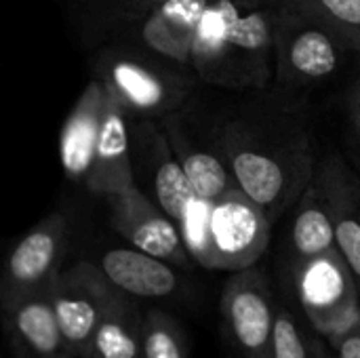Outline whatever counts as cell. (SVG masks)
I'll return each instance as SVG.
<instances>
[{
    "label": "cell",
    "mask_w": 360,
    "mask_h": 358,
    "mask_svg": "<svg viewBox=\"0 0 360 358\" xmlns=\"http://www.w3.org/2000/svg\"><path fill=\"white\" fill-rule=\"evenodd\" d=\"M295 291L306 321L333 348L360 321V289L338 249L295 264Z\"/></svg>",
    "instance_id": "obj_1"
},
{
    "label": "cell",
    "mask_w": 360,
    "mask_h": 358,
    "mask_svg": "<svg viewBox=\"0 0 360 358\" xmlns=\"http://www.w3.org/2000/svg\"><path fill=\"white\" fill-rule=\"evenodd\" d=\"M268 241L266 211L243 190H230L213 205L207 245L198 264L209 270L240 272L264 255Z\"/></svg>",
    "instance_id": "obj_2"
},
{
    "label": "cell",
    "mask_w": 360,
    "mask_h": 358,
    "mask_svg": "<svg viewBox=\"0 0 360 358\" xmlns=\"http://www.w3.org/2000/svg\"><path fill=\"white\" fill-rule=\"evenodd\" d=\"M224 333L238 358H274L276 300L257 270L236 272L221 293Z\"/></svg>",
    "instance_id": "obj_3"
},
{
    "label": "cell",
    "mask_w": 360,
    "mask_h": 358,
    "mask_svg": "<svg viewBox=\"0 0 360 358\" xmlns=\"http://www.w3.org/2000/svg\"><path fill=\"white\" fill-rule=\"evenodd\" d=\"M49 293L68 350L84 358L108 306L120 291L105 279L99 266L84 262L68 272H59L51 281Z\"/></svg>",
    "instance_id": "obj_4"
},
{
    "label": "cell",
    "mask_w": 360,
    "mask_h": 358,
    "mask_svg": "<svg viewBox=\"0 0 360 358\" xmlns=\"http://www.w3.org/2000/svg\"><path fill=\"white\" fill-rule=\"evenodd\" d=\"M272 44V32L264 13H243L232 0H211L194 40V59L209 68L228 59V51L247 55L264 53Z\"/></svg>",
    "instance_id": "obj_5"
},
{
    "label": "cell",
    "mask_w": 360,
    "mask_h": 358,
    "mask_svg": "<svg viewBox=\"0 0 360 358\" xmlns=\"http://www.w3.org/2000/svg\"><path fill=\"white\" fill-rule=\"evenodd\" d=\"M114 226L139 251H146L173 266H188L192 260L177 224L160 209L152 207L133 186L112 194Z\"/></svg>",
    "instance_id": "obj_6"
},
{
    "label": "cell",
    "mask_w": 360,
    "mask_h": 358,
    "mask_svg": "<svg viewBox=\"0 0 360 358\" xmlns=\"http://www.w3.org/2000/svg\"><path fill=\"white\" fill-rule=\"evenodd\" d=\"M65 230L63 217L55 215L17 243L6 262L0 302L49 289L51 281L59 274V262L65 251Z\"/></svg>",
    "instance_id": "obj_7"
},
{
    "label": "cell",
    "mask_w": 360,
    "mask_h": 358,
    "mask_svg": "<svg viewBox=\"0 0 360 358\" xmlns=\"http://www.w3.org/2000/svg\"><path fill=\"white\" fill-rule=\"evenodd\" d=\"M0 304L13 357L55 358L70 352L49 289L23 293Z\"/></svg>",
    "instance_id": "obj_8"
},
{
    "label": "cell",
    "mask_w": 360,
    "mask_h": 358,
    "mask_svg": "<svg viewBox=\"0 0 360 358\" xmlns=\"http://www.w3.org/2000/svg\"><path fill=\"white\" fill-rule=\"evenodd\" d=\"M105 279L124 295L160 300L177 291L179 279L169 262L139 249H112L99 262Z\"/></svg>",
    "instance_id": "obj_9"
},
{
    "label": "cell",
    "mask_w": 360,
    "mask_h": 358,
    "mask_svg": "<svg viewBox=\"0 0 360 358\" xmlns=\"http://www.w3.org/2000/svg\"><path fill=\"white\" fill-rule=\"evenodd\" d=\"M211 0H167L158 4L143 27L146 42L173 59L192 57L200 19Z\"/></svg>",
    "instance_id": "obj_10"
},
{
    "label": "cell",
    "mask_w": 360,
    "mask_h": 358,
    "mask_svg": "<svg viewBox=\"0 0 360 358\" xmlns=\"http://www.w3.org/2000/svg\"><path fill=\"white\" fill-rule=\"evenodd\" d=\"M105 97L91 87L61 131V165L70 177H89L97 152Z\"/></svg>",
    "instance_id": "obj_11"
},
{
    "label": "cell",
    "mask_w": 360,
    "mask_h": 358,
    "mask_svg": "<svg viewBox=\"0 0 360 358\" xmlns=\"http://www.w3.org/2000/svg\"><path fill=\"white\" fill-rule=\"evenodd\" d=\"M129 148H127V129L122 114L110 97L105 99L101 131L97 139V152L93 169L89 173V184L101 192L118 194L133 186L131 167H129Z\"/></svg>",
    "instance_id": "obj_12"
},
{
    "label": "cell",
    "mask_w": 360,
    "mask_h": 358,
    "mask_svg": "<svg viewBox=\"0 0 360 358\" xmlns=\"http://www.w3.org/2000/svg\"><path fill=\"white\" fill-rule=\"evenodd\" d=\"M143 314L122 291L108 306L84 358H143Z\"/></svg>",
    "instance_id": "obj_13"
},
{
    "label": "cell",
    "mask_w": 360,
    "mask_h": 358,
    "mask_svg": "<svg viewBox=\"0 0 360 358\" xmlns=\"http://www.w3.org/2000/svg\"><path fill=\"white\" fill-rule=\"evenodd\" d=\"M232 171L240 190L262 209L278 207L285 194V171L268 154L238 150L232 154Z\"/></svg>",
    "instance_id": "obj_14"
},
{
    "label": "cell",
    "mask_w": 360,
    "mask_h": 358,
    "mask_svg": "<svg viewBox=\"0 0 360 358\" xmlns=\"http://www.w3.org/2000/svg\"><path fill=\"white\" fill-rule=\"evenodd\" d=\"M327 346V340L308 321L302 323L291 306L276 302L274 358H333Z\"/></svg>",
    "instance_id": "obj_15"
},
{
    "label": "cell",
    "mask_w": 360,
    "mask_h": 358,
    "mask_svg": "<svg viewBox=\"0 0 360 358\" xmlns=\"http://www.w3.org/2000/svg\"><path fill=\"white\" fill-rule=\"evenodd\" d=\"M289 68L308 80L329 76L338 65V51L331 36L321 27H308L289 42Z\"/></svg>",
    "instance_id": "obj_16"
},
{
    "label": "cell",
    "mask_w": 360,
    "mask_h": 358,
    "mask_svg": "<svg viewBox=\"0 0 360 358\" xmlns=\"http://www.w3.org/2000/svg\"><path fill=\"white\" fill-rule=\"evenodd\" d=\"M291 238L297 262H306L335 249V224L321 203H308L295 217Z\"/></svg>",
    "instance_id": "obj_17"
},
{
    "label": "cell",
    "mask_w": 360,
    "mask_h": 358,
    "mask_svg": "<svg viewBox=\"0 0 360 358\" xmlns=\"http://www.w3.org/2000/svg\"><path fill=\"white\" fill-rule=\"evenodd\" d=\"M143 358H188V342L181 325L162 310L143 312Z\"/></svg>",
    "instance_id": "obj_18"
},
{
    "label": "cell",
    "mask_w": 360,
    "mask_h": 358,
    "mask_svg": "<svg viewBox=\"0 0 360 358\" xmlns=\"http://www.w3.org/2000/svg\"><path fill=\"white\" fill-rule=\"evenodd\" d=\"M154 190L158 207L177 224H181L184 213L190 205V200L196 196L181 162H175L173 158H167L160 162L156 177H154Z\"/></svg>",
    "instance_id": "obj_19"
},
{
    "label": "cell",
    "mask_w": 360,
    "mask_h": 358,
    "mask_svg": "<svg viewBox=\"0 0 360 358\" xmlns=\"http://www.w3.org/2000/svg\"><path fill=\"white\" fill-rule=\"evenodd\" d=\"M114 89L122 99L137 108H156L165 99L160 80L137 63H118L112 70Z\"/></svg>",
    "instance_id": "obj_20"
},
{
    "label": "cell",
    "mask_w": 360,
    "mask_h": 358,
    "mask_svg": "<svg viewBox=\"0 0 360 358\" xmlns=\"http://www.w3.org/2000/svg\"><path fill=\"white\" fill-rule=\"evenodd\" d=\"M181 167L198 196L207 200H219L230 192L228 173L215 156L207 152H188L181 156Z\"/></svg>",
    "instance_id": "obj_21"
},
{
    "label": "cell",
    "mask_w": 360,
    "mask_h": 358,
    "mask_svg": "<svg viewBox=\"0 0 360 358\" xmlns=\"http://www.w3.org/2000/svg\"><path fill=\"white\" fill-rule=\"evenodd\" d=\"M213 205L215 200H207L202 196H194L184 213V219L179 224V232L184 236V243L192 255V260L198 264L202 253H205V245H207V232H209V222H211V213H213Z\"/></svg>",
    "instance_id": "obj_22"
},
{
    "label": "cell",
    "mask_w": 360,
    "mask_h": 358,
    "mask_svg": "<svg viewBox=\"0 0 360 358\" xmlns=\"http://www.w3.org/2000/svg\"><path fill=\"white\" fill-rule=\"evenodd\" d=\"M312 11L344 38L360 40V0H310Z\"/></svg>",
    "instance_id": "obj_23"
},
{
    "label": "cell",
    "mask_w": 360,
    "mask_h": 358,
    "mask_svg": "<svg viewBox=\"0 0 360 358\" xmlns=\"http://www.w3.org/2000/svg\"><path fill=\"white\" fill-rule=\"evenodd\" d=\"M335 243L360 289V219L356 215L335 217Z\"/></svg>",
    "instance_id": "obj_24"
},
{
    "label": "cell",
    "mask_w": 360,
    "mask_h": 358,
    "mask_svg": "<svg viewBox=\"0 0 360 358\" xmlns=\"http://www.w3.org/2000/svg\"><path fill=\"white\" fill-rule=\"evenodd\" d=\"M333 358H360V321L338 346H333Z\"/></svg>",
    "instance_id": "obj_25"
},
{
    "label": "cell",
    "mask_w": 360,
    "mask_h": 358,
    "mask_svg": "<svg viewBox=\"0 0 360 358\" xmlns=\"http://www.w3.org/2000/svg\"><path fill=\"white\" fill-rule=\"evenodd\" d=\"M55 358H80V357H76V354H72V352H68V354H61V357H55Z\"/></svg>",
    "instance_id": "obj_26"
},
{
    "label": "cell",
    "mask_w": 360,
    "mask_h": 358,
    "mask_svg": "<svg viewBox=\"0 0 360 358\" xmlns=\"http://www.w3.org/2000/svg\"><path fill=\"white\" fill-rule=\"evenodd\" d=\"M146 2H150V4H162V2H167V0H146Z\"/></svg>",
    "instance_id": "obj_27"
}]
</instances>
